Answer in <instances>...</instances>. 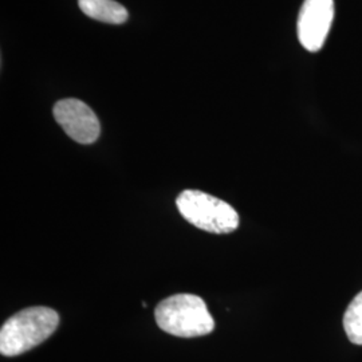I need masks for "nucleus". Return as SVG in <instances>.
I'll list each match as a JSON object with an SVG mask.
<instances>
[{
    "label": "nucleus",
    "mask_w": 362,
    "mask_h": 362,
    "mask_svg": "<svg viewBox=\"0 0 362 362\" xmlns=\"http://www.w3.org/2000/svg\"><path fill=\"white\" fill-rule=\"evenodd\" d=\"M59 325L58 313L49 308H28L8 318L0 330V353L23 354L46 341Z\"/></svg>",
    "instance_id": "nucleus-1"
},
{
    "label": "nucleus",
    "mask_w": 362,
    "mask_h": 362,
    "mask_svg": "<svg viewBox=\"0 0 362 362\" xmlns=\"http://www.w3.org/2000/svg\"><path fill=\"white\" fill-rule=\"evenodd\" d=\"M334 19L333 0H305L298 16V38L308 52H320Z\"/></svg>",
    "instance_id": "nucleus-5"
},
{
    "label": "nucleus",
    "mask_w": 362,
    "mask_h": 362,
    "mask_svg": "<svg viewBox=\"0 0 362 362\" xmlns=\"http://www.w3.org/2000/svg\"><path fill=\"white\" fill-rule=\"evenodd\" d=\"M52 115L66 134L79 144H93L101 133L100 121L85 103L77 98H66L54 105Z\"/></svg>",
    "instance_id": "nucleus-4"
},
{
    "label": "nucleus",
    "mask_w": 362,
    "mask_h": 362,
    "mask_svg": "<svg viewBox=\"0 0 362 362\" xmlns=\"http://www.w3.org/2000/svg\"><path fill=\"white\" fill-rule=\"evenodd\" d=\"M78 6L85 15L103 23L122 25L128 21L127 8L115 0H78Z\"/></svg>",
    "instance_id": "nucleus-6"
},
{
    "label": "nucleus",
    "mask_w": 362,
    "mask_h": 362,
    "mask_svg": "<svg viewBox=\"0 0 362 362\" xmlns=\"http://www.w3.org/2000/svg\"><path fill=\"white\" fill-rule=\"evenodd\" d=\"M344 329L354 345H362V291L350 302L344 315Z\"/></svg>",
    "instance_id": "nucleus-7"
},
{
    "label": "nucleus",
    "mask_w": 362,
    "mask_h": 362,
    "mask_svg": "<svg viewBox=\"0 0 362 362\" xmlns=\"http://www.w3.org/2000/svg\"><path fill=\"white\" fill-rule=\"evenodd\" d=\"M176 206L184 219L207 233H231L239 226V215L228 203L200 191H182Z\"/></svg>",
    "instance_id": "nucleus-3"
},
{
    "label": "nucleus",
    "mask_w": 362,
    "mask_h": 362,
    "mask_svg": "<svg viewBox=\"0 0 362 362\" xmlns=\"http://www.w3.org/2000/svg\"><path fill=\"white\" fill-rule=\"evenodd\" d=\"M155 318L161 330L182 338L206 336L215 329L206 302L194 294H177L161 300Z\"/></svg>",
    "instance_id": "nucleus-2"
}]
</instances>
